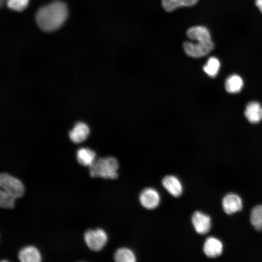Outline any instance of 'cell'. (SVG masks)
Wrapping results in <instances>:
<instances>
[{"label":"cell","mask_w":262,"mask_h":262,"mask_svg":"<svg viewBox=\"0 0 262 262\" xmlns=\"http://www.w3.org/2000/svg\"><path fill=\"white\" fill-rule=\"evenodd\" d=\"M203 251L208 258H215L222 254L223 245L218 238L213 236L208 237L204 243Z\"/></svg>","instance_id":"9c48e42d"},{"label":"cell","mask_w":262,"mask_h":262,"mask_svg":"<svg viewBox=\"0 0 262 262\" xmlns=\"http://www.w3.org/2000/svg\"><path fill=\"white\" fill-rule=\"evenodd\" d=\"M193 43L185 41L183 44L184 50L189 56L194 58H199L208 54L214 48L212 41H196Z\"/></svg>","instance_id":"5b68a950"},{"label":"cell","mask_w":262,"mask_h":262,"mask_svg":"<svg viewBox=\"0 0 262 262\" xmlns=\"http://www.w3.org/2000/svg\"><path fill=\"white\" fill-rule=\"evenodd\" d=\"M198 0H162V6L167 12H171L181 6H191Z\"/></svg>","instance_id":"e0dca14e"},{"label":"cell","mask_w":262,"mask_h":262,"mask_svg":"<svg viewBox=\"0 0 262 262\" xmlns=\"http://www.w3.org/2000/svg\"><path fill=\"white\" fill-rule=\"evenodd\" d=\"M220 67L219 60L215 57H211L208 59L203 68L208 75L214 77L218 74Z\"/></svg>","instance_id":"ffe728a7"},{"label":"cell","mask_w":262,"mask_h":262,"mask_svg":"<svg viewBox=\"0 0 262 262\" xmlns=\"http://www.w3.org/2000/svg\"><path fill=\"white\" fill-rule=\"evenodd\" d=\"M67 15L68 10L66 4L55 1L41 7L36 14L35 20L42 30L51 32L63 25Z\"/></svg>","instance_id":"6da1fadb"},{"label":"cell","mask_w":262,"mask_h":262,"mask_svg":"<svg viewBox=\"0 0 262 262\" xmlns=\"http://www.w3.org/2000/svg\"><path fill=\"white\" fill-rule=\"evenodd\" d=\"M191 221L198 234L204 235L210 230L212 222L209 215L200 211H195L192 215Z\"/></svg>","instance_id":"8992f818"},{"label":"cell","mask_w":262,"mask_h":262,"mask_svg":"<svg viewBox=\"0 0 262 262\" xmlns=\"http://www.w3.org/2000/svg\"><path fill=\"white\" fill-rule=\"evenodd\" d=\"M187 36L194 41H212L210 33L207 28L202 26H196L190 28L186 33Z\"/></svg>","instance_id":"4fadbf2b"},{"label":"cell","mask_w":262,"mask_h":262,"mask_svg":"<svg viewBox=\"0 0 262 262\" xmlns=\"http://www.w3.org/2000/svg\"><path fill=\"white\" fill-rule=\"evenodd\" d=\"M255 4L260 12L262 13V0H255Z\"/></svg>","instance_id":"603a6c76"},{"label":"cell","mask_w":262,"mask_h":262,"mask_svg":"<svg viewBox=\"0 0 262 262\" xmlns=\"http://www.w3.org/2000/svg\"><path fill=\"white\" fill-rule=\"evenodd\" d=\"M89 129L88 126L82 122H77L70 131L69 136L74 143H79L83 141L89 134Z\"/></svg>","instance_id":"7c38bea8"},{"label":"cell","mask_w":262,"mask_h":262,"mask_svg":"<svg viewBox=\"0 0 262 262\" xmlns=\"http://www.w3.org/2000/svg\"><path fill=\"white\" fill-rule=\"evenodd\" d=\"M162 182L164 187L173 196H180L182 193V183L176 176L167 175L163 179Z\"/></svg>","instance_id":"30bf717a"},{"label":"cell","mask_w":262,"mask_h":262,"mask_svg":"<svg viewBox=\"0 0 262 262\" xmlns=\"http://www.w3.org/2000/svg\"><path fill=\"white\" fill-rule=\"evenodd\" d=\"M29 0H7V6L11 9L21 12L28 6Z\"/></svg>","instance_id":"7402d4cb"},{"label":"cell","mask_w":262,"mask_h":262,"mask_svg":"<svg viewBox=\"0 0 262 262\" xmlns=\"http://www.w3.org/2000/svg\"><path fill=\"white\" fill-rule=\"evenodd\" d=\"M16 198L3 190H0V207L4 209H13Z\"/></svg>","instance_id":"44dd1931"},{"label":"cell","mask_w":262,"mask_h":262,"mask_svg":"<svg viewBox=\"0 0 262 262\" xmlns=\"http://www.w3.org/2000/svg\"><path fill=\"white\" fill-rule=\"evenodd\" d=\"M18 257L21 262H39L41 261L39 251L33 246L22 248L18 253Z\"/></svg>","instance_id":"5bb4252c"},{"label":"cell","mask_w":262,"mask_h":262,"mask_svg":"<svg viewBox=\"0 0 262 262\" xmlns=\"http://www.w3.org/2000/svg\"><path fill=\"white\" fill-rule=\"evenodd\" d=\"M119 164L113 157H107L95 160L89 166L90 175L92 177L115 179L118 177Z\"/></svg>","instance_id":"7a4b0ae2"},{"label":"cell","mask_w":262,"mask_h":262,"mask_svg":"<svg viewBox=\"0 0 262 262\" xmlns=\"http://www.w3.org/2000/svg\"><path fill=\"white\" fill-rule=\"evenodd\" d=\"M114 258L117 262H134L136 261L134 253L127 247H121L117 249Z\"/></svg>","instance_id":"ac0fdd59"},{"label":"cell","mask_w":262,"mask_h":262,"mask_svg":"<svg viewBox=\"0 0 262 262\" xmlns=\"http://www.w3.org/2000/svg\"><path fill=\"white\" fill-rule=\"evenodd\" d=\"M222 206L224 212L230 215L240 211L243 208L241 197L234 193L226 194L222 198Z\"/></svg>","instance_id":"ba28073f"},{"label":"cell","mask_w":262,"mask_h":262,"mask_svg":"<svg viewBox=\"0 0 262 262\" xmlns=\"http://www.w3.org/2000/svg\"><path fill=\"white\" fill-rule=\"evenodd\" d=\"M243 86V81L242 78L236 74H233L228 77L225 82L226 91L231 94L239 92Z\"/></svg>","instance_id":"2e32d148"},{"label":"cell","mask_w":262,"mask_h":262,"mask_svg":"<svg viewBox=\"0 0 262 262\" xmlns=\"http://www.w3.org/2000/svg\"><path fill=\"white\" fill-rule=\"evenodd\" d=\"M0 186L2 190L12 195L16 198L21 197L24 192V187L18 179L5 173L0 175Z\"/></svg>","instance_id":"3957f363"},{"label":"cell","mask_w":262,"mask_h":262,"mask_svg":"<svg viewBox=\"0 0 262 262\" xmlns=\"http://www.w3.org/2000/svg\"><path fill=\"white\" fill-rule=\"evenodd\" d=\"M96 153L88 148L82 147L77 151L78 162L84 166H90L95 161Z\"/></svg>","instance_id":"9a60e30c"},{"label":"cell","mask_w":262,"mask_h":262,"mask_svg":"<svg viewBox=\"0 0 262 262\" xmlns=\"http://www.w3.org/2000/svg\"><path fill=\"white\" fill-rule=\"evenodd\" d=\"M245 115L252 123H257L262 120V107L256 101L249 102L246 106Z\"/></svg>","instance_id":"8fae6325"},{"label":"cell","mask_w":262,"mask_h":262,"mask_svg":"<svg viewBox=\"0 0 262 262\" xmlns=\"http://www.w3.org/2000/svg\"><path fill=\"white\" fill-rule=\"evenodd\" d=\"M84 239L86 245L92 250L98 251L105 246L108 240L107 234L101 229H89L84 233Z\"/></svg>","instance_id":"277c9868"},{"label":"cell","mask_w":262,"mask_h":262,"mask_svg":"<svg viewBox=\"0 0 262 262\" xmlns=\"http://www.w3.org/2000/svg\"><path fill=\"white\" fill-rule=\"evenodd\" d=\"M161 200L159 192L153 188L143 189L139 195V201L142 206L147 209L152 210L158 206Z\"/></svg>","instance_id":"52a82bcc"},{"label":"cell","mask_w":262,"mask_h":262,"mask_svg":"<svg viewBox=\"0 0 262 262\" xmlns=\"http://www.w3.org/2000/svg\"><path fill=\"white\" fill-rule=\"evenodd\" d=\"M250 221L256 230L262 231V205H257L252 209Z\"/></svg>","instance_id":"d6986e66"}]
</instances>
